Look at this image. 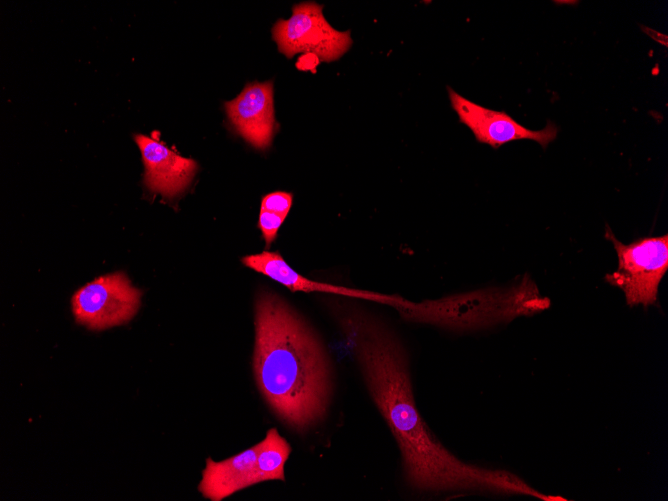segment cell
<instances>
[{
    "instance_id": "5bb4252c",
    "label": "cell",
    "mask_w": 668,
    "mask_h": 501,
    "mask_svg": "<svg viewBox=\"0 0 668 501\" xmlns=\"http://www.w3.org/2000/svg\"><path fill=\"white\" fill-rule=\"evenodd\" d=\"M292 203V193L283 191L271 192L262 198L260 210H266L287 216Z\"/></svg>"
},
{
    "instance_id": "4fadbf2b",
    "label": "cell",
    "mask_w": 668,
    "mask_h": 501,
    "mask_svg": "<svg viewBox=\"0 0 668 501\" xmlns=\"http://www.w3.org/2000/svg\"><path fill=\"white\" fill-rule=\"evenodd\" d=\"M287 216L274 212L260 210L258 228L260 229L267 247L275 240L278 230Z\"/></svg>"
},
{
    "instance_id": "30bf717a",
    "label": "cell",
    "mask_w": 668,
    "mask_h": 501,
    "mask_svg": "<svg viewBox=\"0 0 668 501\" xmlns=\"http://www.w3.org/2000/svg\"><path fill=\"white\" fill-rule=\"evenodd\" d=\"M241 261L246 267L273 279L292 292L333 294L386 304L395 309L409 302L399 295L382 294L308 279L290 267L277 251H262L247 255Z\"/></svg>"
},
{
    "instance_id": "3957f363",
    "label": "cell",
    "mask_w": 668,
    "mask_h": 501,
    "mask_svg": "<svg viewBox=\"0 0 668 501\" xmlns=\"http://www.w3.org/2000/svg\"><path fill=\"white\" fill-rule=\"evenodd\" d=\"M396 310L405 320L459 331L488 328L515 319L510 288H484L422 302L409 300Z\"/></svg>"
},
{
    "instance_id": "ba28073f",
    "label": "cell",
    "mask_w": 668,
    "mask_h": 501,
    "mask_svg": "<svg viewBox=\"0 0 668 501\" xmlns=\"http://www.w3.org/2000/svg\"><path fill=\"white\" fill-rule=\"evenodd\" d=\"M224 107L232 127L245 141L259 150L271 145L278 128L272 81L246 84L236 98L224 103Z\"/></svg>"
},
{
    "instance_id": "8fae6325",
    "label": "cell",
    "mask_w": 668,
    "mask_h": 501,
    "mask_svg": "<svg viewBox=\"0 0 668 501\" xmlns=\"http://www.w3.org/2000/svg\"><path fill=\"white\" fill-rule=\"evenodd\" d=\"M258 444L225 460L206 459L199 492L211 501H221L232 494L256 485Z\"/></svg>"
},
{
    "instance_id": "277c9868",
    "label": "cell",
    "mask_w": 668,
    "mask_h": 501,
    "mask_svg": "<svg viewBox=\"0 0 668 501\" xmlns=\"http://www.w3.org/2000/svg\"><path fill=\"white\" fill-rule=\"evenodd\" d=\"M605 238L612 242L618 257V268L606 274L605 280L623 291L630 307L654 305L668 269V235L642 237L623 244L606 226Z\"/></svg>"
},
{
    "instance_id": "52a82bcc",
    "label": "cell",
    "mask_w": 668,
    "mask_h": 501,
    "mask_svg": "<svg viewBox=\"0 0 668 501\" xmlns=\"http://www.w3.org/2000/svg\"><path fill=\"white\" fill-rule=\"evenodd\" d=\"M451 107L457 113L459 121L466 125L476 140L494 149L516 140H532L544 149L553 142L558 134V127L548 122L541 130H531L504 111H496L476 104L451 87H447Z\"/></svg>"
},
{
    "instance_id": "7c38bea8",
    "label": "cell",
    "mask_w": 668,
    "mask_h": 501,
    "mask_svg": "<svg viewBox=\"0 0 668 501\" xmlns=\"http://www.w3.org/2000/svg\"><path fill=\"white\" fill-rule=\"evenodd\" d=\"M258 444L256 459V483L270 480L285 481V464L291 452L287 440L276 428L267 431Z\"/></svg>"
},
{
    "instance_id": "9c48e42d",
    "label": "cell",
    "mask_w": 668,
    "mask_h": 501,
    "mask_svg": "<svg viewBox=\"0 0 668 501\" xmlns=\"http://www.w3.org/2000/svg\"><path fill=\"white\" fill-rule=\"evenodd\" d=\"M134 139L144 164L143 181L150 191L172 199L190 186L198 169L196 161L177 154L156 138L136 134Z\"/></svg>"
},
{
    "instance_id": "6da1fadb",
    "label": "cell",
    "mask_w": 668,
    "mask_h": 501,
    "mask_svg": "<svg viewBox=\"0 0 668 501\" xmlns=\"http://www.w3.org/2000/svg\"><path fill=\"white\" fill-rule=\"evenodd\" d=\"M339 323L370 395L397 441L404 476L412 489L546 497L508 471L461 461L440 443L416 407L405 349L384 323L356 309L342 312Z\"/></svg>"
},
{
    "instance_id": "5b68a950",
    "label": "cell",
    "mask_w": 668,
    "mask_h": 501,
    "mask_svg": "<svg viewBox=\"0 0 668 501\" xmlns=\"http://www.w3.org/2000/svg\"><path fill=\"white\" fill-rule=\"evenodd\" d=\"M322 9L323 5L316 2H302L292 7L289 19H279L273 25L272 37L287 58L297 53H312L320 61L331 62L349 50L351 32L332 27Z\"/></svg>"
},
{
    "instance_id": "7a4b0ae2",
    "label": "cell",
    "mask_w": 668,
    "mask_h": 501,
    "mask_svg": "<svg viewBox=\"0 0 668 501\" xmlns=\"http://www.w3.org/2000/svg\"><path fill=\"white\" fill-rule=\"evenodd\" d=\"M254 310L258 389L282 422L304 432L324 419L330 404L328 354L311 326L278 294L259 292Z\"/></svg>"
},
{
    "instance_id": "8992f818",
    "label": "cell",
    "mask_w": 668,
    "mask_h": 501,
    "mask_svg": "<svg viewBox=\"0 0 668 501\" xmlns=\"http://www.w3.org/2000/svg\"><path fill=\"white\" fill-rule=\"evenodd\" d=\"M141 291L122 272L100 276L72 296L75 320L92 330L128 322L140 307Z\"/></svg>"
}]
</instances>
